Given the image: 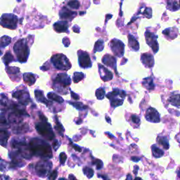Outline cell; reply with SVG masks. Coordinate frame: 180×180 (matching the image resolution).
Masks as SVG:
<instances>
[{
	"mask_svg": "<svg viewBox=\"0 0 180 180\" xmlns=\"http://www.w3.org/2000/svg\"><path fill=\"white\" fill-rule=\"evenodd\" d=\"M158 143L160 144H161L165 149H168L170 148V144L169 142H168V140L165 136H161L158 138Z\"/></svg>",
	"mask_w": 180,
	"mask_h": 180,
	"instance_id": "obj_32",
	"label": "cell"
},
{
	"mask_svg": "<svg viewBox=\"0 0 180 180\" xmlns=\"http://www.w3.org/2000/svg\"><path fill=\"white\" fill-rule=\"evenodd\" d=\"M59 158H60V162H61V164L64 165L65 162L67 159V156L65 155V153H61L59 155Z\"/></svg>",
	"mask_w": 180,
	"mask_h": 180,
	"instance_id": "obj_43",
	"label": "cell"
},
{
	"mask_svg": "<svg viewBox=\"0 0 180 180\" xmlns=\"http://www.w3.org/2000/svg\"><path fill=\"white\" fill-rule=\"evenodd\" d=\"M54 29L57 33H65L68 29V23L67 21H58L54 24Z\"/></svg>",
	"mask_w": 180,
	"mask_h": 180,
	"instance_id": "obj_19",
	"label": "cell"
},
{
	"mask_svg": "<svg viewBox=\"0 0 180 180\" xmlns=\"http://www.w3.org/2000/svg\"><path fill=\"white\" fill-rule=\"evenodd\" d=\"M47 97H48V99L52 100V101L60 103V104H62V103L64 102V99H63L61 96H59L58 94L54 93V92L49 93L47 94Z\"/></svg>",
	"mask_w": 180,
	"mask_h": 180,
	"instance_id": "obj_30",
	"label": "cell"
},
{
	"mask_svg": "<svg viewBox=\"0 0 180 180\" xmlns=\"http://www.w3.org/2000/svg\"><path fill=\"white\" fill-rule=\"evenodd\" d=\"M76 12H73V11H70L68 8L64 7L60 11L59 16L60 18L62 19H72L76 16Z\"/></svg>",
	"mask_w": 180,
	"mask_h": 180,
	"instance_id": "obj_20",
	"label": "cell"
},
{
	"mask_svg": "<svg viewBox=\"0 0 180 180\" xmlns=\"http://www.w3.org/2000/svg\"><path fill=\"white\" fill-rule=\"evenodd\" d=\"M23 78L25 83H26L27 85H29V86H32L33 84H35V82L36 81L37 75L30 73H26L23 74Z\"/></svg>",
	"mask_w": 180,
	"mask_h": 180,
	"instance_id": "obj_21",
	"label": "cell"
},
{
	"mask_svg": "<svg viewBox=\"0 0 180 180\" xmlns=\"http://www.w3.org/2000/svg\"><path fill=\"white\" fill-rule=\"evenodd\" d=\"M2 61L4 63L5 65H8V64H10L11 61H13V56L12 54H11L9 51H7L6 54L4 55V56L2 58Z\"/></svg>",
	"mask_w": 180,
	"mask_h": 180,
	"instance_id": "obj_31",
	"label": "cell"
},
{
	"mask_svg": "<svg viewBox=\"0 0 180 180\" xmlns=\"http://www.w3.org/2000/svg\"><path fill=\"white\" fill-rule=\"evenodd\" d=\"M20 180H27V179H20Z\"/></svg>",
	"mask_w": 180,
	"mask_h": 180,
	"instance_id": "obj_61",
	"label": "cell"
},
{
	"mask_svg": "<svg viewBox=\"0 0 180 180\" xmlns=\"http://www.w3.org/2000/svg\"><path fill=\"white\" fill-rule=\"evenodd\" d=\"M11 147L23 156V158L30 159L33 156L30 147H28L25 139L14 138L11 143Z\"/></svg>",
	"mask_w": 180,
	"mask_h": 180,
	"instance_id": "obj_3",
	"label": "cell"
},
{
	"mask_svg": "<svg viewBox=\"0 0 180 180\" xmlns=\"http://www.w3.org/2000/svg\"><path fill=\"white\" fill-rule=\"evenodd\" d=\"M92 163H93V165H96L97 170L101 169V168L103 167V165H103V162L99 159H94V161H92Z\"/></svg>",
	"mask_w": 180,
	"mask_h": 180,
	"instance_id": "obj_42",
	"label": "cell"
},
{
	"mask_svg": "<svg viewBox=\"0 0 180 180\" xmlns=\"http://www.w3.org/2000/svg\"><path fill=\"white\" fill-rule=\"evenodd\" d=\"M179 7H180V0H179Z\"/></svg>",
	"mask_w": 180,
	"mask_h": 180,
	"instance_id": "obj_63",
	"label": "cell"
},
{
	"mask_svg": "<svg viewBox=\"0 0 180 180\" xmlns=\"http://www.w3.org/2000/svg\"><path fill=\"white\" fill-rule=\"evenodd\" d=\"M105 134H106V135H108V136H109V137H111V138H114V136H111V134L108 133H108H105Z\"/></svg>",
	"mask_w": 180,
	"mask_h": 180,
	"instance_id": "obj_57",
	"label": "cell"
},
{
	"mask_svg": "<svg viewBox=\"0 0 180 180\" xmlns=\"http://www.w3.org/2000/svg\"><path fill=\"white\" fill-rule=\"evenodd\" d=\"M141 61L147 68H152L154 65L153 56L151 54H143L141 56Z\"/></svg>",
	"mask_w": 180,
	"mask_h": 180,
	"instance_id": "obj_17",
	"label": "cell"
},
{
	"mask_svg": "<svg viewBox=\"0 0 180 180\" xmlns=\"http://www.w3.org/2000/svg\"><path fill=\"white\" fill-rule=\"evenodd\" d=\"M35 128L37 132L47 140L51 141V140L54 139V133L51 125L47 121H41V122H38L35 125Z\"/></svg>",
	"mask_w": 180,
	"mask_h": 180,
	"instance_id": "obj_5",
	"label": "cell"
},
{
	"mask_svg": "<svg viewBox=\"0 0 180 180\" xmlns=\"http://www.w3.org/2000/svg\"><path fill=\"white\" fill-rule=\"evenodd\" d=\"M68 178H69V180H77L75 177L73 175H72V174H70L69 177H68Z\"/></svg>",
	"mask_w": 180,
	"mask_h": 180,
	"instance_id": "obj_53",
	"label": "cell"
},
{
	"mask_svg": "<svg viewBox=\"0 0 180 180\" xmlns=\"http://www.w3.org/2000/svg\"><path fill=\"white\" fill-rule=\"evenodd\" d=\"M13 51L19 62L25 63L27 61L30 49L28 43L24 39H20L16 42L13 46Z\"/></svg>",
	"mask_w": 180,
	"mask_h": 180,
	"instance_id": "obj_2",
	"label": "cell"
},
{
	"mask_svg": "<svg viewBox=\"0 0 180 180\" xmlns=\"http://www.w3.org/2000/svg\"><path fill=\"white\" fill-rule=\"evenodd\" d=\"M106 96L110 100L111 106L116 108L123 104L124 99L126 96V93H125V91L118 89H114L113 91L108 93Z\"/></svg>",
	"mask_w": 180,
	"mask_h": 180,
	"instance_id": "obj_6",
	"label": "cell"
},
{
	"mask_svg": "<svg viewBox=\"0 0 180 180\" xmlns=\"http://www.w3.org/2000/svg\"><path fill=\"white\" fill-rule=\"evenodd\" d=\"M70 92H71V96H72V97H73V98L74 99H75V100H78V99H80L79 96H78V95H77L76 94H75L74 92H73V91H70Z\"/></svg>",
	"mask_w": 180,
	"mask_h": 180,
	"instance_id": "obj_49",
	"label": "cell"
},
{
	"mask_svg": "<svg viewBox=\"0 0 180 180\" xmlns=\"http://www.w3.org/2000/svg\"><path fill=\"white\" fill-rule=\"evenodd\" d=\"M7 71L8 74L9 75H13V74H16L19 73V68H15V67H10L7 68Z\"/></svg>",
	"mask_w": 180,
	"mask_h": 180,
	"instance_id": "obj_41",
	"label": "cell"
},
{
	"mask_svg": "<svg viewBox=\"0 0 180 180\" xmlns=\"http://www.w3.org/2000/svg\"><path fill=\"white\" fill-rule=\"evenodd\" d=\"M99 72L101 80L104 82L110 81L113 79V73L103 65L99 64Z\"/></svg>",
	"mask_w": 180,
	"mask_h": 180,
	"instance_id": "obj_16",
	"label": "cell"
},
{
	"mask_svg": "<svg viewBox=\"0 0 180 180\" xmlns=\"http://www.w3.org/2000/svg\"><path fill=\"white\" fill-rule=\"evenodd\" d=\"M56 118V130L58 131V132L61 135V136H63V134H64V127L62 126L61 124L60 123V122H59L58 120H57V118Z\"/></svg>",
	"mask_w": 180,
	"mask_h": 180,
	"instance_id": "obj_38",
	"label": "cell"
},
{
	"mask_svg": "<svg viewBox=\"0 0 180 180\" xmlns=\"http://www.w3.org/2000/svg\"><path fill=\"white\" fill-rule=\"evenodd\" d=\"M135 180H142V179L140 178V177H136V178L135 179Z\"/></svg>",
	"mask_w": 180,
	"mask_h": 180,
	"instance_id": "obj_58",
	"label": "cell"
},
{
	"mask_svg": "<svg viewBox=\"0 0 180 180\" xmlns=\"http://www.w3.org/2000/svg\"><path fill=\"white\" fill-rule=\"evenodd\" d=\"M72 147H73L75 151H78V152H81V151H82V148L78 147V145H76V144H72Z\"/></svg>",
	"mask_w": 180,
	"mask_h": 180,
	"instance_id": "obj_48",
	"label": "cell"
},
{
	"mask_svg": "<svg viewBox=\"0 0 180 180\" xmlns=\"http://www.w3.org/2000/svg\"><path fill=\"white\" fill-rule=\"evenodd\" d=\"M102 62L103 64L106 65L107 66L114 68V69L116 70V59L115 57H113V56L106 54V55H105L103 57Z\"/></svg>",
	"mask_w": 180,
	"mask_h": 180,
	"instance_id": "obj_18",
	"label": "cell"
},
{
	"mask_svg": "<svg viewBox=\"0 0 180 180\" xmlns=\"http://www.w3.org/2000/svg\"><path fill=\"white\" fill-rule=\"evenodd\" d=\"M52 146H53V147H54V150L56 151L57 149H58L59 147V146H60L59 143V141H58V140H56V141H54V143H53V145H52Z\"/></svg>",
	"mask_w": 180,
	"mask_h": 180,
	"instance_id": "obj_47",
	"label": "cell"
},
{
	"mask_svg": "<svg viewBox=\"0 0 180 180\" xmlns=\"http://www.w3.org/2000/svg\"><path fill=\"white\" fill-rule=\"evenodd\" d=\"M131 119H132V121L134 123H135V124H139L140 122L139 118L136 115H132V117H131Z\"/></svg>",
	"mask_w": 180,
	"mask_h": 180,
	"instance_id": "obj_46",
	"label": "cell"
},
{
	"mask_svg": "<svg viewBox=\"0 0 180 180\" xmlns=\"http://www.w3.org/2000/svg\"><path fill=\"white\" fill-rule=\"evenodd\" d=\"M145 118L148 121L151 122H159L161 121V117H160L159 113L157 111L155 108H148L147 112H146Z\"/></svg>",
	"mask_w": 180,
	"mask_h": 180,
	"instance_id": "obj_15",
	"label": "cell"
},
{
	"mask_svg": "<svg viewBox=\"0 0 180 180\" xmlns=\"http://www.w3.org/2000/svg\"><path fill=\"white\" fill-rule=\"evenodd\" d=\"M51 64L56 69L68 70L71 68V64L67 57L62 54H56L51 58Z\"/></svg>",
	"mask_w": 180,
	"mask_h": 180,
	"instance_id": "obj_4",
	"label": "cell"
},
{
	"mask_svg": "<svg viewBox=\"0 0 180 180\" xmlns=\"http://www.w3.org/2000/svg\"><path fill=\"white\" fill-rule=\"evenodd\" d=\"M28 130H29V127L26 124H23L13 128V131L15 134H23L26 132Z\"/></svg>",
	"mask_w": 180,
	"mask_h": 180,
	"instance_id": "obj_26",
	"label": "cell"
},
{
	"mask_svg": "<svg viewBox=\"0 0 180 180\" xmlns=\"http://www.w3.org/2000/svg\"><path fill=\"white\" fill-rule=\"evenodd\" d=\"M134 168H135V169H134V174H135V175H137V173H138V170H139V167L137 166V165H135Z\"/></svg>",
	"mask_w": 180,
	"mask_h": 180,
	"instance_id": "obj_51",
	"label": "cell"
},
{
	"mask_svg": "<svg viewBox=\"0 0 180 180\" xmlns=\"http://www.w3.org/2000/svg\"><path fill=\"white\" fill-rule=\"evenodd\" d=\"M18 2H21V0H18Z\"/></svg>",
	"mask_w": 180,
	"mask_h": 180,
	"instance_id": "obj_62",
	"label": "cell"
},
{
	"mask_svg": "<svg viewBox=\"0 0 180 180\" xmlns=\"http://www.w3.org/2000/svg\"><path fill=\"white\" fill-rule=\"evenodd\" d=\"M68 7L72 8H75V9H78L80 7V3L77 0H71V1L68 3Z\"/></svg>",
	"mask_w": 180,
	"mask_h": 180,
	"instance_id": "obj_39",
	"label": "cell"
},
{
	"mask_svg": "<svg viewBox=\"0 0 180 180\" xmlns=\"http://www.w3.org/2000/svg\"><path fill=\"white\" fill-rule=\"evenodd\" d=\"M144 15L147 17L148 18H151V14H152V11H151V8H147L144 12Z\"/></svg>",
	"mask_w": 180,
	"mask_h": 180,
	"instance_id": "obj_45",
	"label": "cell"
},
{
	"mask_svg": "<svg viewBox=\"0 0 180 180\" xmlns=\"http://www.w3.org/2000/svg\"><path fill=\"white\" fill-rule=\"evenodd\" d=\"M128 39H129V47L134 51H138L139 49V44L136 39L131 35H128Z\"/></svg>",
	"mask_w": 180,
	"mask_h": 180,
	"instance_id": "obj_24",
	"label": "cell"
},
{
	"mask_svg": "<svg viewBox=\"0 0 180 180\" xmlns=\"http://www.w3.org/2000/svg\"><path fill=\"white\" fill-rule=\"evenodd\" d=\"M105 95V90H104V88L101 87L96 91V96L99 100H101L104 99Z\"/></svg>",
	"mask_w": 180,
	"mask_h": 180,
	"instance_id": "obj_36",
	"label": "cell"
},
{
	"mask_svg": "<svg viewBox=\"0 0 180 180\" xmlns=\"http://www.w3.org/2000/svg\"><path fill=\"white\" fill-rule=\"evenodd\" d=\"M13 98L18 100L19 103L22 105H26L30 101L29 92L25 90H20L14 91L12 94Z\"/></svg>",
	"mask_w": 180,
	"mask_h": 180,
	"instance_id": "obj_10",
	"label": "cell"
},
{
	"mask_svg": "<svg viewBox=\"0 0 180 180\" xmlns=\"http://www.w3.org/2000/svg\"><path fill=\"white\" fill-rule=\"evenodd\" d=\"M85 76V75L82 73H75L73 78V82H75V83H78V82L84 79Z\"/></svg>",
	"mask_w": 180,
	"mask_h": 180,
	"instance_id": "obj_34",
	"label": "cell"
},
{
	"mask_svg": "<svg viewBox=\"0 0 180 180\" xmlns=\"http://www.w3.org/2000/svg\"><path fill=\"white\" fill-rule=\"evenodd\" d=\"M104 42L102 39H99L98 41L96 42L95 45H94V52H96V51H101L104 49Z\"/></svg>",
	"mask_w": 180,
	"mask_h": 180,
	"instance_id": "obj_33",
	"label": "cell"
},
{
	"mask_svg": "<svg viewBox=\"0 0 180 180\" xmlns=\"http://www.w3.org/2000/svg\"><path fill=\"white\" fill-rule=\"evenodd\" d=\"M52 168V163L47 160H42L37 163L35 171L37 175L40 177H45L48 175H50V172Z\"/></svg>",
	"mask_w": 180,
	"mask_h": 180,
	"instance_id": "obj_7",
	"label": "cell"
},
{
	"mask_svg": "<svg viewBox=\"0 0 180 180\" xmlns=\"http://www.w3.org/2000/svg\"><path fill=\"white\" fill-rule=\"evenodd\" d=\"M143 86L145 88H147L148 90H153L155 87V85L153 84V80L151 78H144L142 82Z\"/></svg>",
	"mask_w": 180,
	"mask_h": 180,
	"instance_id": "obj_25",
	"label": "cell"
},
{
	"mask_svg": "<svg viewBox=\"0 0 180 180\" xmlns=\"http://www.w3.org/2000/svg\"><path fill=\"white\" fill-rule=\"evenodd\" d=\"M21 154L18 152H17L16 151H11L9 153V157L11 159V166L12 167H21L25 165L24 162L22 161Z\"/></svg>",
	"mask_w": 180,
	"mask_h": 180,
	"instance_id": "obj_14",
	"label": "cell"
},
{
	"mask_svg": "<svg viewBox=\"0 0 180 180\" xmlns=\"http://www.w3.org/2000/svg\"><path fill=\"white\" fill-rule=\"evenodd\" d=\"M178 176H179V177L180 178V169L178 171Z\"/></svg>",
	"mask_w": 180,
	"mask_h": 180,
	"instance_id": "obj_59",
	"label": "cell"
},
{
	"mask_svg": "<svg viewBox=\"0 0 180 180\" xmlns=\"http://www.w3.org/2000/svg\"><path fill=\"white\" fill-rule=\"evenodd\" d=\"M179 6L178 5L176 0H167V8L172 11L178 10Z\"/></svg>",
	"mask_w": 180,
	"mask_h": 180,
	"instance_id": "obj_29",
	"label": "cell"
},
{
	"mask_svg": "<svg viewBox=\"0 0 180 180\" xmlns=\"http://www.w3.org/2000/svg\"><path fill=\"white\" fill-rule=\"evenodd\" d=\"M99 176L101 177L103 179H104V180H110L108 178V177H107L106 175H101V176L99 175Z\"/></svg>",
	"mask_w": 180,
	"mask_h": 180,
	"instance_id": "obj_54",
	"label": "cell"
},
{
	"mask_svg": "<svg viewBox=\"0 0 180 180\" xmlns=\"http://www.w3.org/2000/svg\"><path fill=\"white\" fill-rule=\"evenodd\" d=\"M169 102L175 106L180 108V94H175L170 97Z\"/></svg>",
	"mask_w": 180,
	"mask_h": 180,
	"instance_id": "obj_27",
	"label": "cell"
},
{
	"mask_svg": "<svg viewBox=\"0 0 180 180\" xmlns=\"http://www.w3.org/2000/svg\"><path fill=\"white\" fill-rule=\"evenodd\" d=\"M145 37L147 43L152 49L153 52L156 53L159 49L158 42H157V36L154 35L153 33L147 31V32H146L145 33Z\"/></svg>",
	"mask_w": 180,
	"mask_h": 180,
	"instance_id": "obj_13",
	"label": "cell"
},
{
	"mask_svg": "<svg viewBox=\"0 0 180 180\" xmlns=\"http://www.w3.org/2000/svg\"><path fill=\"white\" fill-rule=\"evenodd\" d=\"M29 147L33 155L42 158H52L53 154L51 146L40 139H31L29 142Z\"/></svg>",
	"mask_w": 180,
	"mask_h": 180,
	"instance_id": "obj_1",
	"label": "cell"
},
{
	"mask_svg": "<svg viewBox=\"0 0 180 180\" xmlns=\"http://www.w3.org/2000/svg\"><path fill=\"white\" fill-rule=\"evenodd\" d=\"M11 41V38L8 36H3L1 38V48H4L7 47L10 44Z\"/></svg>",
	"mask_w": 180,
	"mask_h": 180,
	"instance_id": "obj_35",
	"label": "cell"
},
{
	"mask_svg": "<svg viewBox=\"0 0 180 180\" xmlns=\"http://www.w3.org/2000/svg\"><path fill=\"white\" fill-rule=\"evenodd\" d=\"M59 180H66L65 178H60Z\"/></svg>",
	"mask_w": 180,
	"mask_h": 180,
	"instance_id": "obj_60",
	"label": "cell"
},
{
	"mask_svg": "<svg viewBox=\"0 0 180 180\" xmlns=\"http://www.w3.org/2000/svg\"><path fill=\"white\" fill-rule=\"evenodd\" d=\"M8 137H9V133H8L7 130H0V141H1V145L3 146V147H7Z\"/></svg>",
	"mask_w": 180,
	"mask_h": 180,
	"instance_id": "obj_23",
	"label": "cell"
},
{
	"mask_svg": "<svg viewBox=\"0 0 180 180\" xmlns=\"http://www.w3.org/2000/svg\"><path fill=\"white\" fill-rule=\"evenodd\" d=\"M70 84L71 80L66 73H59L54 79L53 87L54 89L58 90L59 88H61V89L67 88L70 86Z\"/></svg>",
	"mask_w": 180,
	"mask_h": 180,
	"instance_id": "obj_8",
	"label": "cell"
},
{
	"mask_svg": "<svg viewBox=\"0 0 180 180\" xmlns=\"http://www.w3.org/2000/svg\"><path fill=\"white\" fill-rule=\"evenodd\" d=\"M35 98L37 99V101H38V102L43 103V104L47 105V106L49 105V104H50V102L47 99H45L43 91H42L36 90L35 91Z\"/></svg>",
	"mask_w": 180,
	"mask_h": 180,
	"instance_id": "obj_22",
	"label": "cell"
},
{
	"mask_svg": "<svg viewBox=\"0 0 180 180\" xmlns=\"http://www.w3.org/2000/svg\"><path fill=\"white\" fill-rule=\"evenodd\" d=\"M126 180H132V176H131L130 175H128L127 176V179Z\"/></svg>",
	"mask_w": 180,
	"mask_h": 180,
	"instance_id": "obj_55",
	"label": "cell"
},
{
	"mask_svg": "<svg viewBox=\"0 0 180 180\" xmlns=\"http://www.w3.org/2000/svg\"><path fill=\"white\" fill-rule=\"evenodd\" d=\"M1 180H10V178L8 177V176L2 175V177H1Z\"/></svg>",
	"mask_w": 180,
	"mask_h": 180,
	"instance_id": "obj_52",
	"label": "cell"
},
{
	"mask_svg": "<svg viewBox=\"0 0 180 180\" xmlns=\"http://www.w3.org/2000/svg\"><path fill=\"white\" fill-rule=\"evenodd\" d=\"M69 104H70L72 105H73L74 107H75L77 109L79 110H83L85 108H87V106H85L82 103H78V102H70L69 101Z\"/></svg>",
	"mask_w": 180,
	"mask_h": 180,
	"instance_id": "obj_40",
	"label": "cell"
},
{
	"mask_svg": "<svg viewBox=\"0 0 180 180\" xmlns=\"http://www.w3.org/2000/svg\"><path fill=\"white\" fill-rule=\"evenodd\" d=\"M83 172L89 179L92 177L94 174L93 169H91V168L88 167H85L83 168Z\"/></svg>",
	"mask_w": 180,
	"mask_h": 180,
	"instance_id": "obj_37",
	"label": "cell"
},
{
	"mask_svg": "<svg viewBox=\"0 0 180 180\" xmlns=\"http://www.w3.org/2000/svg\"><path fill=\"white\" fill-rule=\"evenodd\" d=\"M151 150H152L153 156L156 158H161V157L163 156V155H164L163 151H162L161 148L157 147L156 145L152 146V147H151Z\"/></svg>",
	"mask_w": 180,
	"mask_h": 180,
	"instance_id": "obj_28",
	"label": "cell"
},
{
	"mask_svg": "<svg viewBox=\"0 0 180 180\" xmlns=\"http://www.w3.org/2000/svg\"><path fill=\"white\" fill-rule=\"evenodd\" d=\"M18 18L13 14H3L1 18V25L8 29L14 30L16 28Z\"/></svg>",
	"mask_w": 180,
	"mask_h": 180,
	"instance_id": "obj_9",
	"label": "cell"
},
{
	"mask_svg": "<svg viewBox=\"0 0 180 180\" xmlns=\"http://www.w3.org/2000/svg\"><path fill=\"white\" fill-rule=\"evenodd\" d=\"M110 47L113 54L118 57H122L125 52V44L117 39H113L110 42Z\"/></svg>",
	"mask_w": 180,
	"mask_h": 180,
	"instance_id": "obj_11",
	"label": "cell"
},
{
	"mask_svg": "<svg viewBox=\"0 0 180 180\" xmlns=\"http://www.w3.org/2000/svg\"><path fill=\"white\" fill-rule=\"evenodd\" d=\"M78 62L80 66L82 68L91 67V61L89 54L86 51L80 50L78 51Z\"/></svg>",
	"mask_w": 180,
	"mask_h": 180,
	"instance_id": "obj_12",
	"label": "cell"
},
{
	"mask_svg": "<svg viewBox=\"0 0 180 180\" xmlns=\"http://www.w3.org/2000/svg\"><path fill=\"white\" fill-rule=\"evenodd\" d=\"M131 160H132V161H134V162H138V161H139L140 160H141V158H139V157L132 156V158H131Z\"/></svg>",
	"mask_w": 180,
	"mask_h": 180,
	"instance_id": "obj_50",
	"label": "cell"
},
{
	"mask_svg": "<svg viewBox=\"0 0 180 180\" xmlns=\"http://www.w3.org/2000/svg\"><path fill=\"white\" fill-rule=\"evenodd\" d=\"M105 119H106V121H108V122H109V123H111V120L109 118V117L106 116V117H105Z\"/></svg>",
	"mask_w": 180,
	"mask_h": 180,
	"instance_id": "obj_56",
	"label": "cell"
},
{
	"mask_svg": "<svg viewBox=\"0 0 180 180\" xmlns=\"http://www.w3.org/2000/svg\"><path fill=\"white\" fill-rule=\"evenodd\" d=\"M57 175H58V172L57 170H54L52 172L50 173L49 176V180H56Z\"/></svg>",
	"mask_w": 180,
	"mask_h": 180,
	"instance_id": "obj_44",
	"label": "cell"
}]
</instances>
